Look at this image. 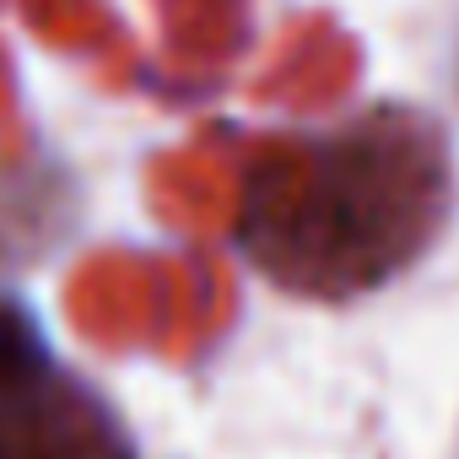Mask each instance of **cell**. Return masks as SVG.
<instances>
[{
	"label": "cell",
	"mask_w": 459,
	"mask_h": 459,
	"mask_svg": "<svg viewBox=\"0 0 459 459\" xmlns=\"http://www.w3.org/2000/svg\"><path fill=\"white\" fill-rule=\"evenodd\" d=\"M33 384H0V459H49L44 432L28 411Z\"/></svg>",
	"instance_id": "1"
}]
</instances>
